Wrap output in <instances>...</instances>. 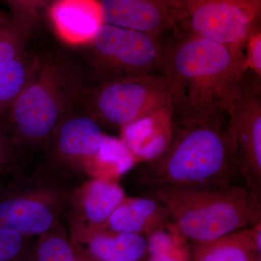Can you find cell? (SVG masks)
I'll return each mask as SVG.
<instances>
[{
	"instance_id": "1",
	"label": "cell",
	"mask_w": 261,
	"mask_h": 261,
	"mask_svg": "<svg viewBox=\"0 0 261 261\" xmlns=\"http://www.w3.org/2000/svg\"><path fill=\"white\" fill-rule=\"evenodd\" d=\"M166 40L161 74L172 82L173 121L227 116L247 71L245 56L185 29Z\"/></svg>"
},
{
	"instance_id": "2",
	"label": "cell",
	"mask_w": 261,
	"mask_h": 261,
	"mask_svg": "<svg viewBox=\"0 0 261 261\" xmlns=\"http://www.w3.org/2000/svg\"><path fill=\"white\" fill-rule=\"evenodd\" d=\"M91 87L83 68L69 57L40 58L32 81L3 121L29 163L37 161L61 122L84 106Z\"/></svg>"
},
{
	"instance_id": "3",
	"label": "cell",
	"mask_w": 261,
	"mask_h": 261,
	"mask_svg": "<svg viewBox=\"0 0 261 261\" xmlns=\"http://www.w3.org/2000/svg\"><path fill=\"white\" fill-rule=\"evenodd\" d=\"M240 176L228 117L200 122L173 121L167 147L136 173L144 187L230 184Z\"/></svg>"
},
{
	"instance_id": "4",
	"label": "cell",
	"mask_w": 261,
	"mask_h": 261,
	"mask_svg": "<svg viewBox=\"0 0 261 261\" xmlns=\"http://www.w3.org/2000/svg\"><path fill=\"white\" fill-rule=\"evenodd\" d=\"M171 224L192 242L215 240L261 221V197L233 183L149 187Z\"/></svg>"
},
{
	"instance_id": "5",
	"label": "cell",
	"mask_w": 261,
	"mask_h": 261,
	"mask_svg": "<svg viewBox=\"0 0 261 261\" xmlns=\"http://www.w3.org/2000/svg\"><path fill=\"white\" fill-rule=\"evenodd\" d=\"M82 181L35 161L0 183V227L39 237L61 222Z\"/></svg>"
},
{
	"instance_id": "6",
	"label": "cell",
	"mask_w": 261,
	"mask_h": 261,
	"mask_svg": "<svg viewBox=\"0 0 261 261\" xmlns=\"http://www.w3.org/2000/svg\"><path fill=\"white\" fill-rule=\"evenodd\" d=\"M173 84L157 74L99 82L91 87L84 106L102 126L121 129L171 106Z\"/></svg>"
},
{
	"instance_id": "7",
	"label": "cell",
	"mask_w": 261,
	"mask_h": 261,
	"mask_svg": "<svg viewBox=\"0 0 261 261\" xmlns=\"http://www.w3.org/2000/svg\"><path fill=\"white\" fill-rule=\"evenodd\" d=\"M166 39L104 23L89 47L94 76L105 81L161 73Z\"/></svg>"
},
{
	"instance_id": "8",
	"label": "cell",
	"mask_w": 261,
	"mask_h": 261,
	"mask_svg": "<svg viewBox=\"0 0 261 261\" xmlns=\"http://www.w3.org/2000/svg\"><path fill=\"white\" fill-rule=\"evenodd\" d=\"M106 137L97 120L81 106L65 117L36 161L80 181L104 178L100 156Z\"/></svg>"
},
{
	"instance_id": "9",
	"label": "cell",
	"mask_w": 261,
	"mask_h": 261,
	"mask_svg": "<svg viewBox=\"0 0 261 261\" xmlns=\"http://www.w3.org/2000/svg\"><path fill=\"white\" fill-rule=\"evenodd\" d=\"M181 27L189 32L224 44L245 56L247 40L258 30L260 0H180Z\"/></svg>"
},
{
	"instance_id": "10",
	"label": "cell",
	"mask_w": 261,
	"mask_h": 261,
	"mask_svg": "<svg viewBox=\"0 0 261 261\" xmlns=\"http://www.w3.org/2000/svg\"><path fill=\"white\" fill-rule=\"evenodd\" d=\"M227 117L240 176L247 188L261 197L260 80L245 72Z\"/></svg>"
},
{
	"instance_id": "11",
	"label": "cell",
	"mask_w": 261,
	"mask_h": 261,
	"mask_svg": "<svg viewBox=\"0 0 261 261\" xmlns=\"http://www.w3.org/2000/svg\"><path fill=\"white\" fill-rule=\"evenodd\" d=\"M126 198L123 187L116 179L94 178L82 181L75 187L63 216L70 238L102 230Z\"/></svg>"
},
{
	"instance_id": "12",
	"label": "cell",
	"mask_w": 261,
	"mask_h": 261,
	"mask_svg": "<svg viewBox=\"0 0 261 261\" xmlns=\"http://www.w3.org/2000/svg\"><path fill=\"white\" fill-rule=\"evenodd\" d=\"M105 23L164 38L181 28L180 0H99Z\"/></svg>"
},
{
	"instance_id": "13",
	"label": "cell",
	"mask_w": 261,
	"mask_h": 261,
	"mask_svg": "<svg viewBox=\"0 0 261 261\" xmlns=\"http://www.w3.org/2000/svg\"><path fill=\"white\" fill-rule=\"evenodd\" d=\"M47 10L57 37L72 47L88 46L105 23L99 0H54Z\"/></svg>"
},
{
	"instance_id": "14",
	"label": "cell",
	"mask_w": 261,
	"mask_h": 261,
	"mask_svg": "<svg viewBox=\"0 0 261 261\" xmlns=\"http://www.w3.org/2000/svg\"><path fill=\"white\" fill-rule=\"evenodd\" d=\"M171 224L167 211L151 197H128L113 213L102 230L148 238Z\"/></svg>"
},
{
	"instance_id": "15",
	"label": "cell",
	"mask_w": 261,
	"mask_h": 261,
	"mask_svg": "<svg viewBox=\"0 0 261 261\" xmlns=\"http://www.w3.org/2000/svg\"><path fill=\"white\" fill-rule=\"evenodd\" d=\"M71 240L93 261H144L147 255L141 235L98 230Z\"/></svg>"
},
{
	"instance_id": "16",
	"label": "cell",
	"mask_w": 261,
	"mask_h": 261,
	"mask_svg": "<svg viewBox=\"0 0 261 261\" xmlns=\"http://www.w3.org/2000/svg\"><path fill=\"white\" fill-rule=\"evenodd\" d=\"M191 261H255L261 252L254 241L252 227L206 242H192Z\"/></svg>"
},
{
	"instance_id": "17",
	"label": "cell",
	"mask_w": 261,
	"mask_h": 261,
	"mask_svg": "<svg viewBox=\"0 0 261 261\" xmlns=\"http://www.w3.org/2000/svg\"><path fill=\"white\" fill-rule=\"evenodd\" d=\"M40 58L27 54L0 63V119L8 112L37 71Z\"/></svg>"
},
{
	"instance_id": "18",
	"label": "cell",
	"mask_w": 261,
	"mask_h": 261,
	"mask_svg": "<svg viewBox=\"0 0 261 261\" xmlns=\"http://www.w3.org/2000/svg\"><path fill=\"white\" fill-rule=\"evenodd\" d=\"M33 261H93L70 238L63 221L38 237Z\"/></svg>"
},
{
	"instance_id": "19",
	"label": "cell",
	"mask_w": 261,
	"mask_h": 261,
	"mask_svg": "<svg viewBox=\"0 0 261 261\" xmlns=\"http://www.w3.org/2000/svg\"><path fill=\"white\" fill-rule=\"evenodd\" d=\"M54 0H4L8 19L15 32L25 43L34 34L43 12Z\"/></svg>"
},
{
	"instance_id": "20",
	"label": "cell",
	"mask_w": 261,
	"mask_h": 261,
	"mask_svg": "<svg viewBox=\"0 0 261 261\" xmlns=\"http://www.w3.org/2000/svg\"><path fill=\"white\" fill-rule=\"evenodd\" d=\"M38 237L0 227V261H33Z\"/></svg>"
},
{
	"instance_id": "21",
	"label": "cell",
	"mask_w": 261,
	"mask_h": 261,
	"mask_svg": "<svg viewBox=\"0 0 261 261\" xmlns=\"http://www.w3.org/2000/svg\"><path fill=\"white\" fill-rule=\"evenodd\" d=\"M25 43L21 40L9 19L0 20V63L21 56Z\"/></svg>"
},
{
	"instance_id": "22",
	"label": "cell",
	"mask_w": 261,
	"mask_h": 261,
	"mask_svg": "<svg viewBox=\"0 0 261 261\" xmlns=\"http://www.w3.org/2000/svg\"><path fill=\"white\" fill-rule=\"evenodd\" d=\"M245 61L247 70H251L258 80L261 77V32L260 29L253 33L246 43Z\"/></svg>"
},
{
	"instance_id": "23",
	"label": "cell",
	"mask_w": 261,
	"mask_h": 261,
	"mask_svg": "<svg viewBox=\"0 0 261 261\" xmlns=\"http://www.w3.org/2000/svg\"><path fill=\"white\" fill-rule=\"evenodd\" d=\"M0 150L15 156L29 164L25 156L15 143L9 128H8L3 119H0Z\"/></svg>"
},
{
	"instance_id": "24",
	"label": "cell",
	"mask_w": 261,
	"mask_h": 261,
	"mask_svg": "<svg viewBox=\"0 0 261 261\" xmlns=\"http://www.w3.org/2000/svg\"><path fill=\"white\" fill-rule=\"evenodd\" d=\"M27 165L22 160L0 150V181L6 179Z\"/></svg>"
},
{
	"instance_id": "25",
	"label": "cell",
	"mask_w": 261,
	"mask_h": 261,
	"mask_svg": "<svg viewBox=\"0 0 261 261\" xmlns=\"http://www.w3.org/2000/svg\"><path fill=\"white\" fill-rule=\"evenodd\" d=\"M146 261H191L190 247L188 243L181 245L172 251L161 255L147 256Z\"/></svg>"
},
{
	"instance_id": "26",
	"label": "cell",
	"mask_w": 261,
	"mask_h": 261,
	"mask_svg": "<svg viewBox=\"0 0 261 261\" xmlns=\"http://www.w3.org/2000/svg\"><path fill=\"white\" fill-rule=\"evenodd\" d=\"M8 18V17L7 16V15L3 14V13H2L1 10H0V20H4V19H6Z\"/></svg>"
},
{
	"instance_id": "27",
	"label": "cell",
	"mask_w": 261,
	"mask_h": 261,
	"mask_svg": "<svg viewBox=\"0 0 261 261\" xmlns=\"http://www.w3.org/2000/svg\"><path fill=\"white\" fill-rule=\"evenodd\" d=\"M255 261H261V260H260V259H257V260H255Z\"/></svg>"
},
{
	"instance_id": "28",
	"label": "cell",
	"mask_w": 261,
	"mask_h": 261,
	"mask_svg": "<svg viewBox=\"0 0 261 261\" xmlns=\"http://www.w3.org/2000/svg\"><path fill=\"white\" fill-rule=\"evenodd\" d=\"M2 181H0V183H1Z\"/></svg>"
}]
</instances>
